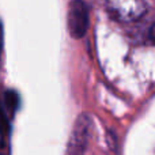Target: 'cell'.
<instances>
[{
	"label": "cell",
	"mask_w": 155,
	"mask_h": 155,
	"mask_svg": "<svg viewBox=\"0 0 155 155\" xmlns=\"http://www.w3.org/2000/svg\"><path fill=\"white\" fill-rule=\"evenodd\" d=\"M107 8L117 21L132 22L144 15L147 5L139 0H114L107 3Z\"/></svg>",
	"instance_id": "6da1fadb"
},
{
	"label": "cell",
	"mask_w": 155,
	"mask_h": 155,
	"mask_svg": "<svg viewBox=\"0 0 155 155\" xmlns=\"http://www.w3.org/2000/svg\"><path fill=\"white\" fill-rule=\"evenodd\" d=\"M88 26V10L84 3L72 2L68 8V30L75 38L82 37Z\"/></svg>",
	"instance_id": "7a4b0ae2"
},
{
	"label": "cell",
	"mask_w": 155,
	"mask_h": 155,
	"mask_svg": "<svg viewBox=\"0 0 155 155\" xmlns=\"http://www.w3.org/2000/svg\"><path fill=\"white\" fill-rule=\"evenodd\" d=\"M88 129H90V121L86 117H79L76 121V125L71 135L70 143L67 147L65 155H83L84 148L88 140Z\"/></svg>",
	"instance_id": "3957f363"
},
{
	"label": "cell",
	"mask_w": 155,
	"mask_h": 155,
	"mask_svg": "<svg viewBox=\"0 0 155 155\" xmlns=\"http://www.w3.org/2000/svg\"><path fill=\"white\" fill-rule=\"evenodd\" d=\"M4 101H5V109L10 110L11 113H14L18 107V104H19V99H18V95H16L15 91H7L4 94Z\"/></svg>",
	"instance_id": "277c9868"
},
{
	"label": "cell",
	"mask_w": 155,
	"mask_h": 155,
	"mask_svg": "<svg viewBox=\"0 0 155 155\" xmlns=\"http://www.w3.org/2000/svg\"><path fill=\"white\" fill-rule=\"evenodd\" d=\"M5 131H7V123H5V118L3 117V113L0 112V148L4 146Z\"/></svg>",
	"instance_id": "5b68a950"
},
{
	"label": "cell",
	"mask_w": 155,
	"mask_h": 155,
	"mask_svg": "<svg viewBox=\"0 0 155 155\" xmlns=\"http://www.w3.org/2000/svg\"><path fill=\"white\" fill-rule=\"evenodd\" d=\"M2 51H3V26L0 23V53H2Z\"/></svg>",
	"instance_id": "8992f818"
},
{
	"label": "cell",
	"mask_w": 155,
	"mask_h": 155,
	"mask_svg": "<svg viewBox=\"0 0 155 155\" xmlns=\"http://www.w3.org/2000/svg\"><path fill=\"white\" fill-rule=\"evenodd\" d=\"M151 37L155 40V23H154V26H153V29H151Z\"/></svg>",
	"instance_id": "52a82bcc"
}]
</instances>
